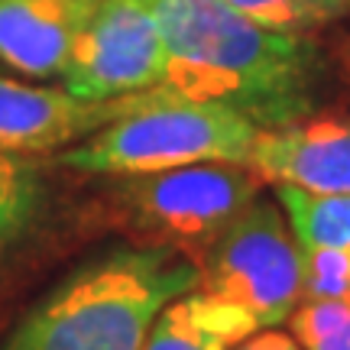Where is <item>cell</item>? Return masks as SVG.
Masks as SVG:
<instances>
[{
  "label": "cell",
  "instance_id": "1",
  "mask_svg": "<svg viewBox=\"0 0 350 350\" xmlns=\"http://www.w3.org/2000/svg\"><path fill=\"white\" fill-rule=\"evenodd\" d=\"M146 3L163 33V88L175 98L237 111L260 130L318 113L331 62L314 39L256 26L224 0Z\"/></svg>",
  "mask_w": 350,
  "mask_h": 350
},
{
  "label": "cell",
  "instance_id": "2",
  "mask_svg": "<svg viewBox=\"0 0 350 350\" xmlns=\"http://www.w3.org/2000/svg\"><path fill=\"white\" fill-rule=\"evenodd\" d=\"M198 262L124 247L85 262L26 314L0 350H143L165 305L198 288Z\"/></svg>",
  "mask_w": 350,
  "mask_h": 350
},
{
  "label": "cell",
  "instance_id": "3",
  "mask_svg": "<svg viewBox=\"0 0 350 350\" xmlns=\"http://www.w3.org/2000/svg\"><path fill=\"white\" fill-rule=\"evenodd\" d=\"M260 137V126L217 104L156 100L100 126L75 146L59 152V165L85 175H150L178 165L227 163L247 165Z\"/></svg>",
  "mask_w": 350,
  "mask_h": 350
},
{
  "label": "cell",
  "instance_id": "4",
  "mask_svg": "<svg viewBox=\"0 0 350 350\" xmlns=\"http://www.w3.org/2000/svg\"><path fill=\"white\" fill-rule=\"evenodd\" d=\"M198 292L260 327L286 325L305 301V250L279 201L260 198L198 256Z\"/></svg>",
  "mask_w": 350,
  "mask_h": 350
},
{
  "label": "cell",
  "instance_id": "5",
  "mask_svg": "<svg viewBox=\"0 0 350 350\" xmlns=\"http://www.w3.org/2000/svg\"><path fill=\"white\" fill-rule=\"evenodd\" d=\"M113 195L124 224L146 247L201 256L262 195V178L247 165L198 163L130 175Z\"/></svg>",
  "mask_w": 350,
  "mask_h": 350
},
{
  "label": "cell",
  "instance_id": "6",
  "mask_svg": "<svg viewBox=\"0 0 350 350\" xmlns=\"http://www.w3.org/2000/svg\"><path fill=\"white\" fill-rule=\"evenodd\" d=\"M65 91L117 100L165 85L159 20L146 0H98L65 68Z\"/></svg>",
  "mask_w": 350,
  "mask_h": 350
},
{
  "label": "cell",
  "instance_id": "7",
  "mask_svg": "<svg viewBox=\"0 0 350 350\" xmlns=\"http://www.w3.org/2000/svg\"><path fill=\"white\" fill-rule=\"evenodd\" d=\"M169 98H175L169 88H152L117 100H85L68 94L65 88L55 91V88L0 78V152L29 156V152L59 150L65 143L98 133L100 126L113 124L139 107Z\"/></svg>",
  "mask_w": 350,
  "mask_h": 350
},
{
  "label": "cell",
  "instance_id": "8",
  "mask_svg": "<svg viewBox=\"0 0 350 350\" xmlns=\"http://www.w3.org/2000/svg\"><path fill=\"white\" fill-rule=\"evenodd\" d=\"M250 169L273 185L350 195V113H312L260 130Z\"/></svg>",
  "mask_w": 350,
  "mask_h": 350
},
{
  "label": "cell",
  "instance_id": "9",
  "mask_svg": "<svg viewBox=\"0 0 350 350\" xmlns=\"http://www.w3.org/2000/svg\"><path fill=\"white\" fill-rule=\"evenodd\" d=\"M98 0H0V62L29 78L65 75Z\"/></svg>",
  "mask_w": 350,
  "mask_h": 350
},
{
  "label": "cell",
  "instance_id": "10",
  "mask_svg": "<svg viewBox=\"0 0 350 350\" xmlns=\"http://www.w3.org/2000/svg\"><path fill=\"white\" fill-rule=\"evenodd\" d=\"M253 331L260 327L247 312L191 288L188 295L163 308L143 350H230Z\"/></svg>",
  "mask_w": 350,
  "mask_h": 350
},
{
  "label": "cell",
  "instance_id": "11",
  "mask_svg": "<svg viewBox=\"0 0 350 350\" xmlns=\"http://www.w3.org/2000/svg\"><path fill=\"white\" fill-rule=\"evenodd\" d=\"M301 250H350V195H314L295 185H273Z\"/></svg>",
  "mask_w": 350,
  "mask_h": 350
},
{
  "label": "cell",
  "instance_id": "12",
  "mask_svg": "<svg viewBox=\"0 0 350 350\" xmlns=\"http://www.w3.org/2000/svg\"><path fill=\"white\" fill-rule=\"evenodd\" d=\"M46 204V178L29 156L0 152V253L36 227Z\"/></svg>",
  "mask_w": 350,
  "mask_h": 350
},
{
  "label": "cell",
  "instance_id": "13",
  "mask_svg": "<svg viewBox=\"0 0 350 350\" xmlns=\"http://www.w3.org/2000/svg\"><path fill=\"white\" fill-rule=\"evenodd\" d=\"M256 26L288 36H308L347 16L344 0H224Z\"/></svg>",
  "mask_w": 350,
  "mask_h": 350
},
{
  "label": "cell",
  "instance_id": "14",
  "mask_svg": "<svg viewBox=\"0 0 350 350\" xmlns=\"http://www.w3.org/2000/svg\"><path fill=\"white\" fill-rule=\"evenodd\" d=\"M301 350H350V301L305 299L288 318Z\"/></svg>",
  "mask_w": 350,
  "mask_h": 350
},
{
  "label": "cell",
  "instance_id": "15",
  "mask_svg": "<svg viewBox=\"0 0 350 350\" xmlns=\"http://www.w3.org/2000/svg\"><path fill=\"white\" fill-rule=\"evenodd\" d=\"M305 299L350 301V250H305Z\"/></svg>",
  "mask_w": 350,
  "mask_h": 350
},
{
  "label": "cell",
  "instance_id": "16",
  "mask_svg": "<svg viewBox=\"0 0 350 350\" xmlns=\"http://www.w3.org/2000/svg\"><path fill=\"white\" fill-rule=\"evenodd\" d=\"M230 350H301V344L292 338V331H279V327H262L253 331L250 338H243Z\"/></svg>",
  "mask_w": 350,
  "mask_h": 350
},
{
  "label": "cell",
  "instance_id": "17",
  "mask_svg": "<svg viewBox=\"0 0 350 350\" xmlns=\"http://www.w3.org/2000/svg\"><path fill=\"white\" fill-rule=\"evenodd\" d=\"M334 62H338V68H340V75H344V81L350 85V36H347V39H340V42H338Z\"/></svg>",
  "mask_w": 350,
  "mask_h": 350
},
{
  "label": "cell",
  "instance_id": "18",
  "mask_svg": "<svg viewBox=\"0 0 350 350\" xmlns=\"http://www.w3.org/2000/svg\"><path fill=\"white\" fill-rule=\"evenodd\" d=\"M344 3H347V10H350V0H344Z\"/></svg>",
  "mask_w": 350,
  "mask_h": 350
}]
</instances>
